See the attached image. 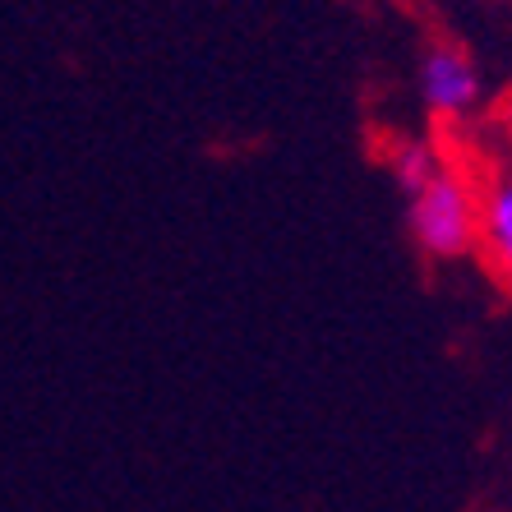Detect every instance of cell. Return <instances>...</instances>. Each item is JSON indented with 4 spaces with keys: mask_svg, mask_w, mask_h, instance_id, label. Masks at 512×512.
<instances>
[{
    "mask_svg": "<svg viewBox=\"0 0 512 512\" xmlns=\"http://www.w3.org/2000/svg\"><path fill=\"white\" fill-rule=\"evenodd\" d=\"M411 236L429 259H466L480 245V180L453 157L411 194Z\"/></svg>",
    "mask_w": 512,
    "mask_h": 512,
    "instance_id": "6da1fadb",
    "label": "cell"
},
{
    "mask_svg": "<svg viewBox=\"0 0 512 512\" xmlns=\"http://www.w3.org/2000/svg\"><path fill=\"white\" fill-rule=\"evenodd\" d=\"M420 97L439 120H466L480 102V70L453 42H434L420 60Z\"/></svg>",
    "mask_w": 512,
    "mask_h": 512,
    "instance_id": "7a4b0ae2",
    "label": "cell"
},
{
    "mask_svg": "<svg viewBox=\"0 0 512 512\" xmlns=\"http://www.w3.org/2000/svg\"><path fill=\"white\" fill-rule=\"evenodd\" d=\"M489 268L512 291V176H489L480 185V245Z\"/></svg>",
    "mask_w": 512,
    "mask_h": 512,
    "instance_id": "3957f363",
    "label": "cell"
},
{
    "mask_svg": "<svg viewBox=\"0 0 512 512\" xmlns=\"http://www.w3.org/2000/svg\"><path fill=\"white\" fill-rule=\"evenodd\" d=\"M383 157H388V171H393L397 190H402L406 199H411V194H416L420 185H425V180L448 162V157H443L429 139H393Z\"/></svg>",
    "mask_w": 512,
    "mask_h": 512,
    "instance_id": "277c9868",
    "label": "cell"
},
{
    "mask_svg": "<svg viewBox=\"0 0 512 512\" xmlns=\"http://www.w3.org/2000/svg\"><path fill=\"white\" fill-rule=\"evenodd\" d=\"M494 5H512V0H494Z\"/></svg>",
    "mask_w": 512,
    "mask_h": 512,
    "instance_id": "5b68a950",
    "label": "cell"
}]
</instances>
